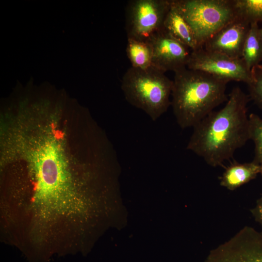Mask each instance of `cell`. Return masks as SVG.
<instances>
[{
    "label": "cell",
    "mask_w": 262,
    "mask_h": 262,
    "mask_svg": "<svg viewBox=\"0 0 262 262\" xmlns=\"http://www.w3.org/2000/svg\"><path fill=\"white\" fill-rule=\"evenodd\" d=\"M249 138L255 146V156L253 161L262 163V118L251 113L248 116Z\"/></svg>",
    "instance_id": "2e32d148"
},
{
    "label": "cell",
    "mask_w": 262,
    "mask_h": 262,
    "mask_svg": "<svg viewBox=\"0 0 262 262\" xmlns=\"http://www.w3.org/2000/svg\"><path fill=\"white\" fill-rule=\"evenodd\" d=\"M163 29L191 51L201 48L194 31L175 0H171L170 6L164 22Z\"/></svg>",
    "instance_id": "8fae6325"
},
{
    "label": "cell",
    "mask_w": 262,
    "mask_h": 262,
    "mask_svg": "<svg viewBox=\"0 0 262 262\" xmlns=\"http://www.w3.org/2000/svg\"><path fill=\"white\" fill-rule=\"evenodd\" d=\"M250 211L255 220L262 227V196L257 200L255 206Z\"/></svg>",
    "instance_id": "ac0fdd59"
},
{
    "label": "cell",
    "mask_w": 262,
    "mask_h": 262,
    "mask_svg": "<svg viewBox=\"0 0 262 262\" xmlns=\"http://www.w3.org/2000/svg\"><path fill=\"white\" fill-rule=\"evenodd\" d=\"M187 67L207 73L229 82H242L247 84L251 80V70L242 58H233L203 48L191 51Z\"/></svg>",
    "instance_id": "52a82bcc"
},
{
    "label": "cell",
    "mask_w": 262,
    "mask_h": 262,
    "mask_svg": "<svg viewBox=\"0 0 262 262\" xmlns=\"http://www.w3.org/2000/svg\"><path fill=\"white\" fill-rule=\"evenodd\" d=\"M174 73L171 104L181 129L194 127L228 100L229 82L187 67Z\"/></svg>",
    "instance_id": "7a4b0ae2"
},
{
    "label": "cell",
    "mask_w": 262,
    "mask_h": 262,
    "mask_svg": "<svg viewBox=\"0 0 262 262\" xmlns=\"http://www.w3.org/2000/svg\"><path fill=\"white\" fill-rule=\"evenodd\" d=\"M173 85L164 72L154 66L146 69L131 66L122 77L121 87L126 100L156 121L171 104Z\"/></svg>",
    "instance_id": "277c9868"
},
{
    "label": "cell",
    "mask_w": 262,
    "mask_h": 262,
    "mask_svg": "<svg viewBox=\"0 0 262 262\" xmlns=\"http://www.w3.org/2000/svg\"><path fill=\"white\" fill-rule=\"evenodd\" d=\"M238 16L250 24L262 23V0H235Z\"/></svg>",
    "instance_id": "9a60e30c"
},
{
    "label": "cell",
    "mask_w": 262,
    "mask_h": 262,
    "mask_svg": "<svg viewBox=\"0 0 262 262\" xmlns=\"http://www.w3.org/2000/svg\"><path fill=\"white\" fill-rule=\"evenodd\" d=\"M201 48L238 16L235 0H175Z\"/></svg>",
    "instance_id": "5b68a950"
},
{
    "label": "cell",
    "mask_w": 262,
    "mask_h": 262,
    "mask_svg": "<svg viewBox=\"0 0 262 262\" xmlns=\"http://www.w3.org/2000/svg\"><path fill=\"white\" fill-rule=\"evenodd\" d=\"M153 51V66L174 72L187 67L191 50L163 28L148 40Z\"/></svg>",
    "instance_id": "9c48e42d"
},
{
    "label": "cell",
    "mask_w": 262,
    "mask_h": 262,
    "mask_svg": "<svg viewBox=\"0 0 262 262\" xmlns=\"http://www.w3.org/2000/svg\"><path fill=\"white\" fill-rule=\"evenodd\" d=\"M251 80L247 85L249 97L262 109V65H258L251 69Z\"/></svg>",
    "instance_id": "e0dca14e"
},
{
    "label": "cell",
    "mask_w": 262,
    "mask_h": 262,
    "mask_svg": "<svg viewBox=\"0 0 262 262\" xmlns=\"http://www.w3.org/2000/svg\"><path fill=\"white\" fill-rule=\"evenodd\" d=\"M34 162L33 201L41 217L76 213L77 203L66 192V171L56 144L52 142L43 144L36 152Z\"/></svg>",
    "instance_id": "3957f363"
},
{
    "label": "cell",
    "mask_w": 262,
    "mask_h": 262,
    "mask_svg": "<svg viewBox=\"0 0 262 262\" xmlns=\"http://www.w3.org/2000/svg\"><path fill=\"white\" fill-rule=\"evenodd\" d=\"M206 262H262V233L245 227L213 249Z\"/></svg>",
    "instance_id": "ba28073f"
},
{
    "label": "cell",
    "mask_w": 262,
    "mask_h": 262,
    "mask_svg": "<svg viewBox=\"0 0 262 262\" xmlns=\"http://www.w3.org/2000/svg\"><path fill=\"white\" fill-rule=\"evenodd\" d=\"M260 173H261V175H262V163L260 164Z\"/></svg>",
    "instance_id": "ffe728a7"
},
{
    "label": "cell",
    "mask_w": 262,
    "mask_h": 262,
    "mask_svg": "<svg viewBox=\"0 0 262 262\" xmlns=\"http://www.w3.org/2000/svg\"><path fill=\"white\" fill-rule=\"evenodd\" d=\"M171 0H133L126 10L127 38L148 41L163 28Z\"/></svg>",
    "instance_id": "8992f818"
},
{
    "label": "cell",
    "mask_w": 262,
    "mask_h": 262,
    "mask_svg": "<svg viewBox=\"0 0 262 262\" xmlns=\"http://www.w3.org/2000/svg\"><path fill=\"white\" fill-rule=\"evenodd\" d=\"M250 99L239 87H234L222 108L213 111L193 127L187 149L211 166H222L250 139L247 115Z\"/></svg>",
    "instance_id": "6da1fadb"
},
{
    "label": "cell",
    "mask_w": 262,
    "mask_h": 262,
    "mask_svg": "<svg viewBox=\"0 0 262 262\" xmlns=\"http://www.w3.org/2000/svg\"><path fill=\"white\" fill-rule=\"evenodd\" d=\"M259 32L260 35L262 38V26L259 28Z\"/></svg>",
    "instance_id": "d6986e66"
},
{
    "label": "cell",
    "mask_w": 262,
    "mask_h": 262,
    "mask_svg": "<svg viewBox=\"0 0 262 262\" xmlns=\"http://www.w3.org/2000/svg\"><path fill=\"white\" fill-rule=\"evenodd\" d=\"M126 54L131 67L146 69L153 66V51L150 42L127 38Z\"/></svg>",
    "instance_id": "4fadbf2b"
},
{
    "label": "cell",
    "mask_w": 262,
    "mask_h": 262,
    "mask_svg": "<svg viewBox=\"0 0 262 262\" xmlns=\"http://www.w3.org/2000/svg\"><path fill=\"white\" fill-rule=\"evenodd\" d=\"M260 164L250 163L235 162L229 166L221 177L220 185L233 191L254 179L260 173Z\"/></svg>",
    "instance_id": "7c38bea8"
},
{
    "label": "cell",
    "mask_w": 262,
    "mask_h": 262,
    "mask_svg": "<svg viewBox=\"0 0 262 262\" xmlns=\"http://www.w3.org/2000/svg\"><path fill=\"white\" fill-rule=\"evenodd\" d=\"M259 28L258 23L250 24L243 48L242 58L249 70L262 62V38Z\"/></svg>",
    "instance_id": "5bb4252c"
},
{
    "label": "cell",
    "mask_w": 262,
    "mask_h": 262,
    "mask_svg": "<svg viewBox=\"0 0 262 262\" xmlns=\"http://www.w3.org/2000/svg\"><path fill=\"white\" fill-rule=\"evenodd\" d=\"M250 26L247 21L238 16L208 39L203 48L208 51L241 59Z\"/></svg>",
    "instance_id": "30bf717a"
}]
</instances>
